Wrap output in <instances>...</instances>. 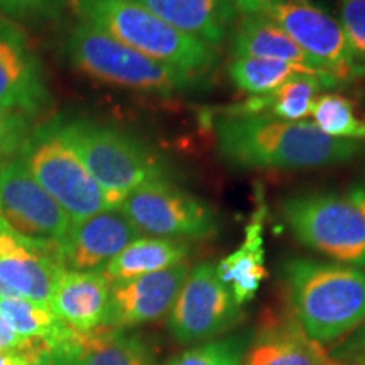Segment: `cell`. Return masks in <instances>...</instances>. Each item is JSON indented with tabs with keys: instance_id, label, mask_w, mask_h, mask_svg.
Wrapping results in <instances>:
<instances>
[{
	"instance_id": "d590c367",
	"label": "cell",
	"mask_w": 365,
	"mask_h": 365,
	"mask_svg": "<svg viewBox=\"0 0 365 365\" xmlns=\"http://www.w3.org/2000/svg\"><path fill=\"white\" fill-rule=\"evenodd\" d=\"M296 2H307V0H296Z\"/></svg>"
},
{
	"instance_id": "484cf974",
	"label": "cell",
	"mask_w": 365,
	"mask_h": 365,
	"mask_svg": "<svg viewBox=\"0 0 365 365\" xmlns=\"http://www.w3.org/2000/svg\"><path fill=\"white\" fill-rule=\"evenodd\" d=\"M313 124L323 134L335 139L362 140L365 143V117L359 115L355 103L341 93H323L314 100Z\"/></svg>"
},
{
	"instance_id": "8fae6325",
	"label": "cell",
	"mask_w": 365,
	"mask_h": 365,
	"mask_svg": "<svg viewBox=\"0 0 365 365\" xmlns=\"http://www.w3.org/2000/svg\"><path fill=\"white\" fill-rule=\"evenodd\" d=\"M65 269L58 242L29 239L0 218V298H24L49 307Z\"/></svg>"
},
{
	"instance_id": "7c38bea8",
	"label": "cell",
	"mask_w": 365,
	"mask_h": 365,
	"mask_svg": "<svg viewBox=\"0 0 365 365\" xmlns=\"http://www.w3.org/2000/svg\"><path fill=\"white\" fill-rule=\"evenodd\" d=\"M0 218L17 234L44 242H61L71 220L46 193L21 158L0 168Z\"/></svg>"
},
{
	"instance_id": "ffe728a7",
	"label": "cell",
	"mask_w": 365,
	"mask_h": 365,
	"mask_svg": "<svg viewBox=\"0 0 365 365\" xmlns=\"http://www.w3.org/2000/svg\"><path fill=\"white\" fill-rule=\"evenodd\" d=\"M230 51L234 58L281 61L314 73H323L318 63L308 56L284 31L274 26L272 22L250 14L237 16L235 24L230 31Z\"/></svg>"
},
{
	"instance_id": "44dd1931",
	"label": "cell",
	"mask_w": 365,
	"mask_h": 365,
	"mask_svg": "<svg viewBox=\"0 0 365 365\" xmlns=\"http://www.w3.org/2000/svg\"><path fill=\"white\" fill-rule=\"evenodd\" d=\"M339 86L336 81L322 73H296L272 93L250 97L235 105L225 115H262L286 122L307 120L319 91Z\"/></svg>"
},
{
	"instance_id": "603a6c76",
	"label": "cell",
	"mask_w": 365,
	"mask_h": 365,
	"mask_svg": "<svg viewBox=\"0 0 365 365\" xmlns=\"http://www.w3.org/2000/svg\"><path fill=\"white\" fill-rule=\"evenodd\" d=\"M191 247L186 240L139 237L102 269L110 282L132 279L186 262Z\"/></svg>"
},
{
	"instance_id": "3957f363",
	"label": "cell",
	"mask_w": 365,
	"mask_h": 365,
	"mask_svg": "<svg viewBox=\"0 0 365 365\" xmlns=\"http://www.w3.org/2000/svg\"><path fill=\"white\" fill-rule=\"evenodd\" d=\"M81 22L191 75L208 78L218 66L217 48L175 29L134 0H70Z\"/></svg>"
},
{
	"instance_id": "30bf717a",
	"label": "cell",
	"mask_w": 365,
	"mask_h": 365,
	"mask_svg": "<svg viewBox=\"0 0 365 365\" xmlns=\"http://www.w3.org/2000/svg\"><path fill=\"white\" fill-rule=\"evenodd\" d=\"M228 286L218 277L217 264L191 267L170 312V330L181 345L203 344L230 330L240 317Z\"/></svg>"
},
{
	"instance_id": "5bb4252c",
	"label": "cell",
	"mask_w": 365,
	"mask_h": 365,
	"mask_svg": "<svg viewBox=\"0 0 365 365\" xmlns=\"http://www.w3.org/2000/svg\"><path fill=\"white\" fill-rule=\"evenodd\" d=\"M143 237L118 208L103 210L80 222H71L59 242L61 259L70 271H102L127 245Z\"/></svg>"
},
{
	"instance_id": "277c9868",
	"label": "cell",
	"mask_w": 365,
	"mask_h": 365,
	"mask_svg": "<svg viewBox=\"0 0 365 365\" xmlns=\"http://www.w3.org/2000/svg\"><path fill=\"white\" fill-rule=\"evenodd\" d=\"M65 51L75 70L117 88L170 98L208 86L203 76L145 56L81 21L68 36Z\"/></svg>"
},
{
	"instance_id": "9c48e42d",
	"label": "cell",
	"mask_w": 365,
	"mask_h": 365,
	"mask_svg": "<svg viewBox=\"0 0 365 365\" xmlns=\"http://www.w3.org/2000/svg\"><path fill=\"white\" fill-rule=\"evenodd\" d=\"M118 210L143 235L188 242L212 239L220 230L215 210L168 178L144 182Z\"/></svg>"
},
{
	"instance_id": "7402d4cb",
	"label": "cell",
	"mask_w": 365,
	"mask_h": 365,
	"mask_svg": "<svg viewBox=\"0 0 365 365\" xmlns=\"http://www.w3.org/2000/svg\"><path fill=\"white\" fill-rule=\"evenodd\" d=\"M68 350L71 365H156L153 350L139 335L112 327L76 333Z\"/></svg>"
},
{
	"instance_id": "6da1fadb",
	"label": "cell",
	"mask_w": 365,
	"mask_h": 365,
	"mask_svg": "<svg viewBox=\"0 0 365 365\" xmlns=\"http://www.w3.org/2000/svg\"><path fill=\"white\" fill-rule=\"evenodd\" d=\"M215 135L223 161L242 170H312L349 163L365 153L362 140L335 139L308 120L223 115Z\"/></svg>"
},
{
	"instance_id": "d6a6232c",
	"label": "cell",
	"mask_w": 365,
	"mask_h": 365,
	"mask_svg": "<svg viewBox=\"0 0 365 365\" xmlns=\"http://www.w3.org/2000/svg\"><path fill=\"white\" fill-rule=\"evenodd\" d=\"M29 365H71L70 350L41 345L39 349L31 355Z\"/></svg>"
},
{
	"instance_id": "ac0fdd59",
	"label": "cell",
	"mask_w": 365,
	"mask_h": 365,
	"mask_svg": "<svg viewBox=\"0 0 365 365\" xmlns=\"http://www.w3.org/2000/svg\"><path fill=\"white\" fill-rule=\"evenodd\" d=\"M181 33L213 48L225 43L237 21L230 0H134Z\"/></svg>"
},
{
	"instance_id": "cb8c5ba5",
	"label": "cell",
	"mask_w": 365,
	"mask_h": 365,
	"mask_svg": "<svg viewBox=\"0 0 365 365\" xmlns=\"http://www.w3.org/2000/svg\"><path fill=\"white\" fill-rule=\"evenodd\" d=\"M0 317L22 339L54 349H68L78 333L63 323L49 307L24 298H0Z\"/></svg>"
},
{
	"instance_id": "4dcf8cb0",
	"label": "cell",
	"mask_w": 365,
	"mask_h": 365,
	"mask_svg": "<svg viewBox=\"0 0 365 365\" xmlns=\"http://www.w3.org/2000/svg\"><path fill=\"white\" fill-rule=\"evenodd\" d=\"M331 357L340 365H365V322L350 333L344 345L336 346Z\"/></svg>"
},
{
	"instance_id": "d6986e66",
	"label": "cell",
	"mask_w": 365,
	"mask_h": 365,
	"mask_svg": "<svg viewBox=\"0 0 365 365\" xmlns=\"http://www.w3.org/2000/svg\"><path fill=\"white\" fill-rule=\"evenodd\" d=\"M267 207L264 196L259 193L257 205L244 232V240L234 252L217 264L218 277L225 282L240 307L252 301L267 279L266 250H264V222Z\"/></svg>"
},
{
	"instance_id": "8992f818",
	"label": "cell",
	"mask_w": 365,
	"mask_h": 365,
	"mask_svg": "<svg viewBox=\"0 0 365 365\" xmlns=\"http://www.w3.org/2000/svg\"><path fill=\"white\" fill-rule=\"evenodd\" d=\"M230 4L237 14L262 17L284 31L336 85L364 76L365 66L355 56L340 21L323 9L296 0H230Z\"/></svg>"
},
{
	"instance_id": "4fadbf2b",
	"label": "cell",
	"mask_w": 365,
	"mask_h": 365,
	"mask_svg": "<svg viewBox=\"0 0 365 365\" xmlns=\"http://www.w3.org/2000/svg\"><path fill=\"white\" fill-rule=\"evenodd\" d=\"M190 271V264L182 262L159 272L110 282L108 327L125 330L170 314Z\"/></svg>"
},
{
	"instance_id": "9a60e30c",
	"label": "cell",
	"mask_w": 365,
	"mask_h": 365,
	"mask_svg": "<svg viewBox=\"0 0 365 365\" xmlns=\"http://www.w3.org/2000/svg\"><path fill=\"white\" fill-rule=\"evenodd\" d=\"M49 102L43 68L26 41L0 21V110L33 117Z\"/></svg>"
},
{
	"instance_id": "ba28073f",
	"label": "cell",
	"mask_w": 365,
	"mask_h": 365,
	"mask_svg": "<svg viewBox=\"0 0 365 365\" xmlns=\"http://www.w3.org/2000/svg\"><path fill=\"white\" fill-rule=\"evenodd\" d=\"M281 213L304 247L339 264L365 267V217L346 196L331 191L291 195Z\"/></svg>"
},
{
	"instance_id": "f546056e",
	"label": "cell",
	"mask_w": 365,
	"mask_h": 365,
	"mask_svg": "<svg viewBox=\"0 0 365 365\" xmlns=\"http://www.w3.org/2000/svg\"><path fill=\"white\" fill-rule=\"evenodd\" d=\"M61 0H0V11L14 19L53 16Z\"/></svg>"
},
{
	"instance_id": "5b68a950",
	"label": "cell",
	"mask_w": 365,
	"mask_h": 365,
	"mask_svg": "<svg viewBox=\"0 0 365 365\" xmlns=\"http://www.w3.org/2000/svg\"><path fill=\"white\" fill-rule=\"evenodd\" d=\"M59 134L118 207L144 182L168 178L161 158L134 135L90 118H58Z\"/></svg>"
},
{
	"instance_id": "e0dca14e",
	"label": "cell",
	"mask_w": 365,
	"mask_h": 365,
	"mask_svg": "<svg viewBox=\"0 0 365 365\" xmlns=\"http://www.w3.org/2000/svg\"><path fill=\"white\" fill-rule=\"evenodd\" d=\"M49 307L63 323L78 333L108 327L110 281L102 271L65 269L54 287Z\"/></svg>"
},
{
	"instance_id": "e575fe53",
	"label": "cell",
	"mask_w": 365,
	"mask_h": 365,
	"mask_svg": "<svg viewBox=\"0 0 365 365\" xmlns=\"http://www.w3.org/2000/svg\"><path fill=\"white\" fill-rule=\"evenodd\" d=\"M36 350H33V352H12V350L0 352V365H29L31 355H33Z\"/></svg>"
},
{
	"instance_id": "4316f807",
	"label": "cell",
	"mask_w": 365,
	"mask_h": 365,
	"mask_svg": "<svg viewBox=\"0 0 365 365\" xmlns=\"http://www.w3.org/2000/svg\"><path fill=\"white\" fill-rule=\"evenodd\" d=\"M247 345L244 336L213 339L176 355L166 365H242Z\"/></svg>"
},
{
	"instance_id": "83f0119b",
	"label": "cell",
	"mask_w": 365,
	"mask_h": 365,
	"mask_svg": "<svg viewBox=\"0 0 365 365\" xmlns=\"http://www.w3.org/2000/svg\"><path fill=\"white\" fill-rule=\"evenodd\" d=\"M29 134V120L26 115L0 110V168L19 158Z\"/></svg>"
},
{
	"instance_id": "f1b7e54d",
	"label": "cell",
	"mask_w": 365,
	"mask_h": 365,
	"mask_svg": "<svg viewBox=\"0 0 365 365\" xmlns=\"http://www.w3.org/2000/svg\"><path fill=\"white\" fill-rule=\"evenodd\" d=\"M339 14L355 56L365 66V0H339Z\"/></svg>"
},
{
	"instance_id": "8d00e7d4",
	"label": "cell",
	"mask_w": 365,
	"mask_h": 365,
	"mask_svg": "<svg viewBox=\"0 0 365 365\" xmlns=\"http://www.w3.org/2000/svg\"><path fill=\"white\" fill-rule=\"evenodd\" d=\"M364 76H365V71H364Z\"/></svg>"
},
{
	"instance_id": "52a82bcc",
	"label": "cell",
	"mask_w": 365,
	"mask_h": 365,
	"mask_svg": "<svg viewBox=\"0 0 365 365\" xmlns=\"http://www.w3.org/2000/svg\"><path fill=\"white\" fill-rule=\"evenodd\" d=\"M19 158L71 222H80L103 210L118 208L100 188L63 135L56 120L31 130Z\"/></svg>"
},
{
	"instance_id": "1f68e13d",
	"label": "cell",
	"mask_w": 365,
	"mask_h": 365,
	"mask_svg": "<svg viewBox=\"0 0 365 365\" xmlns=\"http://www.w3.org/2000/svg\"><path fill=\"white\" fill-rule=\"evenodd\" d=\"M41 345L44 344L22 339L7 325L6 319L0 317V352H6V350H12V352H33Z\"/></svg>"
},
{
	"instance_id": "836d02e7",
	"label": "cell",
	"mask_w": 365,
	"mask_h": 365,
	"mask_svg": "<svg viewBox=\"0 0 365 365\" xmlns=\"http://www.w3.org/2000/svg\"><path fill=\"white\" fill-rule=\"evenodd\" d=\"M346 198H349L365 217V178L355 181L354 185L350 186L349 193H346Z\"/></svg>"
},
{
	"instance_id": "7a4b0ae2",
	"label": "cell",
	"mask_w": 365,
	"mask_h": 365,
	"mask_svg": "<svg viewBox=\"0 0 365 365\" xmlns=\"http://www.w3.org/2000/svg\"><path fill=\"white\" fill-rule=\"evenodd\" d=\"M282 279L293 314L318 344L339 341L365 322V267L293 257L282 264Z\"/></svg>"
},
{
	"instance_id": "2e32d148",
	"label": "cell",
	"mask_w": 365,
	"mask_h": 365,
	"mask_svg": "<svg viewBox=\"0 0 365 365\" xmlns=\"http://www.w3.org/2000/svg\"><path fill=\"white\" fill-rule=\"evenodd\" d=\"M242 365H340L313 340L294 314L274 317L249 340Z\"/></svg>"
},
{
	"instance_id": "d4e9b609",
	"label": "cell",
	"mask_w": 365,
	"mask_h": 365,
	"mask_svg": "<svg viewBox=\"0 0 365 365\" xmlns=\"http://www.w3.org/2000/svg\"><path fill=\"white\" fill-rule=\"evenodd\" d=\"M228 78L237 88L245 93L259 97V95L272 93L279 86L296 75V73H314L304 68L286 65L281 61H267V59L254 58H232L227 68ZM323 75V73H322Z\"/></svg>"
}]
</instances>
